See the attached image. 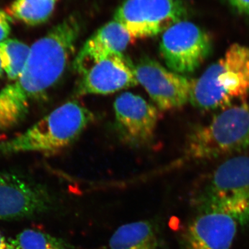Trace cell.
I'll return each mask as SVG.
<instances>
[{
    "instance_id": "1",
    "label": "cell",
    "mask_w": 249,
    "mask_h": 249,
    "mask_svg": "<svg viewBox=\"0 0 249 249\" xmlns=\"http://www.w3.org/2000/svg\"><path fill=\"white\" fill-rule=\"evenodd\" d=\"M81 28L78 18L70 16L33 44L21 74L0 90V132L22 122L31 105L60 79L74 53Z\"/></svg>"
},
{
    "instance_id": "2",
    "label": "cell",
    "mask_w": 249,
    "mask_h": 249,
    "mask_svg": "<svg viewBox=\"0 0 249 249\" xmlns=\"http://www.w3.org/2000/svg\"><path fill=\"white\" fill-rule=\"evenodd\" d=\"M93 120L89 109L77 101H69L22 134L0 142V154L55 153L76 142Z\"/></svg>"
},
{
    "instance_id": "3",
    "label": "cell",
    "mask_w": 249,
    "mask_h": 249,
    "mask_svg": "<svg viewBox=\"0 0 249 249\" xmlns=\"http://www.w3.org/2000/svg\"><path fill=\"white\" fill-rule=\"evenodd\" d=\"M249 95V47L233 44L222 58L193 80L190 102L199 109L231 107Z\"/></svg>"
},
{
    "instance_id": "4",
    "label": "cell",
    "mask_w": 249,
    "mask_h": 249,
    "mask_svg": "<svg viewBox=\"0 0 249 249\" xmlns=\"http://www.w3.org/2000/svg\"><path fill=\"white\" fill-rule=\"evenodd\" d=\"M198 212H217L238 225L249 224V157L235 156L219 165L196 195Z\"/></svg>"
},
{
    "instance_id": "5",
    "label": "cell",
    "mask_w": 249,
    "mask_h": 249,
    "mask_svg": "<svg viewBox=\"0 0 249 249\" xmlns=\"http://www.w3.org/2000/svg\"><path fill=\"white\" fill-rule=\"evenodd\" d=\"M249 148V103L223 109L209 123L195 129L185 146L187 160H206Z\"/></svg>"
},
{
    "instance_id": "6",
    "label": "cell",
    "mask_w": 249,
    "mask_h": 249,
    "mask_svg": "<svg viewBox=\"0 0 249 249\" xmlns=\"http://www.w3.org/2000/svg\"><path fill=\"white\" fill-rule=\"evenodd\" d=\"M114 17L132 39L145 38L186 20L188 10L182 0H125Z\"/></svg>"
},
{
    "instance_id": "7",
    "label": "cell",
    "mask_w": 249,
    "mask_h": 249,
    "mask_svg": "<svg viewBox=\"0 0 249 249\" xmlns=\"http://www.w3.org/2000/svg\"><path fill=\"white\" fill-rule=\"evenodd\" d=\"M212 51L209 33L186 20L167 29L160 42V52L168 70L182 76L197 70Z\"/></svg>"
},
{
    "instance_id": "8",
    "label": "cell",
    "mask_w": 249,
    "mask_h": 249,
    "mask_svg": "<svg viewBox=\"0 0 249 249\" xmlns=\"http://www.w3.org/2000/svg\"><path fill=\"white\" fill-rule=\"evenodd\" d=\"M136 78L161 110L178 109L190 101L193 80L165 68L153 59L142 58L134 65Z\"/></svg>"
},
{
    "instance_id": "9",
    "label": "cell",
    "mask_w": 249,
    "mask_h": 249,
    "mask_svg": "<svg viewBox=\"0 0 249 249\" xmlns=\"http://www.w3.org/2000/svg\"><path fill=\"white\" fill-rule=\"evenodd\" d=\"M51 205L45 188L17 175L0 172V219L33 217L45 212Z\"/></svg>"
},
{
    "instance_id": "10",
    "label": "cell",
    "mask_w": 249,
    "mask_h": 249,
    "mask_svg": "<svg viewBox=\"0 0 249 249\" xmlns=\"http://www.w3.org/2000/svg\"><path fill=\"white\" fill-rule=\"evenodd\" d=\"M76 89L78 96L108 94L138 84L134 65L124 53H115L98 60L80 75Z\"/></svg>"
},
{
    "instance_id": "11",
    "label": "cell",
    "mask_w": 249,
    "mask_h": 249,
    "mask_svg": "<svg viewBox=\"0 0 249 249\" xmlns=\"http://www.w3.org/2000/svg\"><path fill=\"white\" fill-rule=\"evenodd\" d=\"M116 129L121 138L132 145L152 140L159 121L157 108L142 96L124 92L114 103Z\"/></svg>"
},
{
    "instance_id": "12",
    "label": "cell",
    "mask_w": 249,
    "mask_h": 249,
    "mask_svg": "<svg viewBox=\"0 0 249 249\" xmlns=\"http://www.w3.org/2000/svg\"><path fill=\"white\" fill-rule=\"evenodd\" d=\"M237 227L227 214L198 212L183 234L181 249H231Z\"/></svg>"
},
{
    "instance_id": "13",
    "label": "cell",
    "mask_w": 249,
    "mask_h": 249,
    "mask_svg": "<svg viewBox=\"0 0 249 249\" xmlns=\"http://www.w3.org/2000/svg\"><path fill=\"white\" fill-rule=\"evenodd\" d=\"M132 37L115 20L105 24L85 42L73 61L75 71L80 75L88 67L107 55L124 53Z\"/></svg>"
},
{
    "instance_id": "14",
    "label": "cell",
    "mask_w": 249,
    "mask_h": 249,
    "mask_svg": "<svg viewBox=\"0 0 249 249\" xmlns=\"http://www.w3.org/2000/svg\"><path fill=\"white\" fill-rule=\"evenodd\" d=\"M107 249H160L157 228L149 221H137L119 227L109 240Z\"/></svg>"
},
{
    "instance_id": "15",
    "label": "cell",
    "mask_w": 249,
    "mask_h": 249,
    "mask_svg": "<svg viewBox=\"0 0 249 249\" xmlns=\"http://www.w3.org/2000/svg\"><path fill=\"white\" fill-rule=\"evenodd\" d=\"M58 0H16L8 8L11 18L29 26L47 22L53 14Z\"/></svg>"
},
{
    "instance_id": "16",
    "label": "cell",
    "mask_w": 249,
    "mask_h": 249,
    "mask_svg": "<svg viewBox=\"0 0 249 249\" xmlns=\"http://www.w3.org/2000/svg\"><path fill=\"white\" fill-rule=\"evenodd\" d=\"M31 47L16 39L0 42V61L3 71L11 81L17 79L27 63Z\"/></svg>"
},
{
    "instance_id": "17",
    "label": "cell",
    "mask_w": 249,
    "mask_h": 249,
    "mask_svg": "<svg viewBox=\"0 0 249 249\" xmlns=\"http://www.w3.org/2000/svg\"><path fill=\"white\" fill-rule=\"evenodd\" d=\"M11 249H78L61 238L34 229L23 230L9 238Z\"/></svg>"
},
{
    "instance_id": "18",
    "label": "cell",
    "mask_w": 249,
    "mask_h": 249,
    "mask_svg": "<svg viewBox=\"0 0 249 249\" xmlns=\"http://www.w3.org/2000/svg\"><path fill=\"white\" fill-rule=\"evenodd\" d=\"M11 17L7 13L0 10V42L7 39L11 30Z\"/></svg>"
},
{
    "instance_id": "19",
    "label": "cell",
    "mask_w": 249,
    "mask_h": 249,
    "mask_svg": "<svg viewBox=\"0 0 249 249\" xmlns=\"http://www.w3.org/2000/svg\"><path fill=\"white\" fill-rule=\"evenodd\" d=\"M228 1L240 14L249 16V0H228Z\"/></svg>"
},
{
    "instance_id": "20",
    "label": "cell",
    "mask_w": 249,
    "mask_h": 249,
    "mask_svg": "<svg viewBox=\"0 0 249 249\" xmlns=\"http://www.w3.org/2000/svg\"><path fill=\"white\" fill-rule=\"evenodd\" d=\"M0 249H11L9 239L6 238L1 231H0Z\"/></svg>"
},
{
    "instance_id": "21",
    "label": "cell",
    "mask_w": 249,
    "mask_h": 249,
    "mask_svg": "<svg viewBox=\"0 0 249 249\" xmlns=\"http://www.w3.org/2000/svg\"><path fill=\"white\" fill-rule=\"evenodd\" d=\"M3 72H4V71H3L2 67H1V61H0V76L2 74Z\"/></svg>"
}]
</instances>
